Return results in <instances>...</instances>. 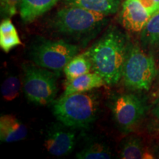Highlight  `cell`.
Returning <instances> with one entry per match:
<instances>
[{
  "instance_id": "obj_5",
  "label": "cell",
  "mask_w": 159,
  "mask_h": 159,
  "mask_svg": "<svg viewBox=\"0 0 159 159\" xmlns=\"http://www.w3.org/2000/svg\"><path fill=\"white\" fill-rule=\"evenodd\" d=\"M23 90L26 97L38 105H47L55 102L57 92V71L37 65H25Z\"/></svg>"
},
{
  "instance_id": "obj_22",
  "label": "cell",
  "mask_w": 159,
  "mask_h": 159,
  "mask_svg": "<svg viewBox=\"0 0 159 159\" xmlns=\"http://www.w3.org/2000/svg\"><path fill=\"white\" fill-rule=\"evenodd\" d=\"M152 114L156 118H158L159 119V102H157L156 106L155 107L153 110H152Z\"/></svg>"
},
{
  "instance_id": "obj_6",
  "label": "cell",
  "mask_w": 159,
  "mask_h": 159,
  "mask_svg": "<svg viewBox=\"0 0 159 159\" xmlns=\"http://www.w3.org/2000/svg\"><path fill=\"white\" fill-rule=\"evenodd\" d=\"M78 52L77 46L63 40L39 39L32 43L30 56L35 65L59 72Z\"/></svg>"
},
{
  "instance_id": "obj_16",
  "label": "cell",
  "mask_w": 159,
  "mask_h": 159,
  "mask_svg": "<svg viewBox=\"0 0 159 159\" xmlns=\"http://www.w3.org/2000/svg\"><path fill=\"white\" fill-rule=\"evenodd\" d=\"M92 70L90 60L85 53L77 55L63 69L66 80H72L80 75L87 74Z\"/></svg>"
},
{
  "instance_id": "obj_4",
  "label": "cell",
  "mask_w": 159,
  "mask_h": 159,
  "mask_svg": "<svg viewBox=\"0 0 159 159\" xmlns=\"http://www.w3.org/2000/svg\"><path fill=\"white\" fill-rule=\"evenodd\" d=\"M156 76L152 55L145 52L138 45H130L122 73L125 86L132 90L148 91Z\"/></svg>"
},
{
  "instance_id": "obj_7",
  "label": "cell",
  "mask_w": 159,
  "mask_h": 159,
  "mask_svg": "<svg viewBox=\"0 0 159 159\" xmlns=\"http://www.w3.org/2000/svg\"><path fill=\"white\" fill-rule=\"evenodd\" d=\"M109 108L116 126L125 133L136 128L146 111L143 101L133 94L115 95L109 102Z\"/></svg>"
},
{
  "instance_id": "obj_17",
  "label": "cell",
  "mask_w": 159,
  "mask_h": 159,
  "mask_svg": "<svg viewBox=\"0 0 159 159\" xmlns=\"http://www.w3.org/2000/svg\"><path fill=\"white\" fill-rule=\"evenodd\" d=\"M112 153L108 145L101 142H92L76 154L79 159H108Z\"/></svg>"
},
{
  "instance_id": "obj_15",
  "label": "cell",
  "mask_w": 159,
  "mask_h": 159,
  "mask_svg": "<svg viewBox=\"0 0 159 159\" xmlns=\"http://www.w3.org/2000/svg\"><path fill=\"white\" fill-rule=\"evenodd\" d=\"M119 156L123 159L154 158L152 155L145 150L141 139L135 136H129L123 141Z\"/></svg>"
},
{
  "instance_id": "obj_14",
  "label": "cell",
  "mask_w": 159,
  "mask_h": 159,
  "mask_svg": "<svg viewBox=\"0 0 159 159\" xmlns=\"http://www.w3.org/2000/svg\"><path fill=\"white\" fill-rule=\"evenodd\" d=\"M141 42L150 52H159V11L151 16L141 32Z\"/></svg>"
},
{
  "instance_id": "obj_20",
  "label": "cell",
  "mask_w": 159,
  "mask_h": 159,
  "mask_svg": "<svg viewBox=\"0 0 159 159\" xmlns=\"http://www.w3.org/2000/svg\"><path fill=\"white\" fill-rule=\"evenodd\" d=\"M1 14L5 18H11L17 13L21 0H0Z\"/></svg>"
},
{
  "instance_id": "obj_2",
  "label": "cell",
  "mask_w": 159,
  "mask_h": 159,
  "mask_svg": "<svg viewBox=\"0 0 159 159\" xmlns=\"http://www.w3.org/2000/svg\"><path fill=\"white\" fill-rule=\"evenodd\" d=\"M108 16L77 6H68L55 13L52 25L57 33L77 39L94 36L108 22Z\"/></svg>"
},
{
  "instance_id": "obj_3",
  "label": "cell",
  "mask_w": 159,
  "mask_h": 159,
  "mask_svg": "<svg viewBox=\"0 0 159 159\" xmlns=\"http://www.w3.org/2000/svg\"><path fill=\"white\" fill-rule=\"evenodd\" d=\"M91 91L61 96L53 102V114L71 128H88L96 120L99 106L98 97Z\"/></svg>"
},
{
  "instance_id": "obj_9",
  "label": "cell",
  "mask_w": 159,
  "mask_h": 159,
  "mask_svg": "<svg viewBox=\"0 0 159 159\" xmlns=\"http://www.w3.org/2000/svg\"><path fill=\"white\" fill-rule=\"evenodd\" d=\"M150 16L139 0H125L119 14V21L127 30L141 33Z\"/></svg>"
},
{
  "instance_id": "obj_18",
  "label": "cell",
  "mask_w": 159,
  "mask_h": 159,
  "mask_svg": "<svg viewBox=\"0 0 159 159\" xmlns=\"http://www.w3.org/2000/svg\"><path fill=\"white\" fill-rule=\"evenodd\" d=\"M21 83L16 76H10L6 78L1 86L2 94L5 100L12 101L19 96Z\"/></svg>"
},
{
  "instance_id": "obj_11",
  "label": "cell",
  "mask_w": 159,
  "mask_h": 159,
  "mask_svg": "<svg viewBox=\"0 0 159 159\" xmlns=\"http://www.w3.org/2000/svg\"><path fill=\"white\" fill-rule=\"evenodd\" d=\"M106 84L100 75L94 72H89L72 80H66L64 93L62 96L79 92H86L99 88Z\"/></svg>"
},
{
  "instance_id": "obj_8",
  "label": "cell",
  "mask_w": 159,
  "mask_h": 159,
  "mask_svg": "<svg viewBox=\"0 0 159 159\" xmlns=\"http://www.w3.org/2000/svg\"><path fill=\"white\" fill-rule=\"evenodd\" d=\"M75 142L74 129L60 122L52 124L46 132L44 147L52 156L59 157L69 154L74 149Z\"/></svg>"
},
{
  "instance_id": "obj_1",
  "label": "cell",
  "mask_w": 159,
  "mask_h": 159,
  "mask_svg": "<svg viewBox=\"0 0 159 159\" xmlns=\"http://www.w3.org/2000/svg\"><path fill=\"white\" fill-rule=\"evenodd\" d=\"M129 47L127 35L112 26L84 53L90 60L92 71L106 84L114 85L122 78Z\"/></svg>"
},
{
  "instance_id": "obj_23",
  "label": "cell",
  "mask_w": 159,
  "mask_h": 159,
  "mask_svg": "<svg viewBox=\"0 0 159 159\" xmlns=\"http://www.w3.org/2000/svg\"><path fill=\"white\" fill-rule=\"evenodd\" d=\"M159 102V89H158V97H157V102Z\"/></svg>"
},
{
  "instance_id": "obj_13",
  "label": "cell",
  "mask_w": 159,
  "mask_h": 159,
  "mask_svg": "<svg viewBox=\"0 0 159 159\" xmlns=\"http://www.w3.org/2000/svg\"><path fill=\"white\" fill-rule=\"evenodd\" d=\"M63 3L109 16L119 11L120 0H63Z\"/></svg>"
},
{
  "instance_id": "obj_12",
  "label": "cell",
  "mask_w": 159,
  "mask_h": 159,
  "mask_svg": "<svg viewBox=\"0 0 159 159\" xmlns=\"http://www.w3.org/2000/svg\"><path fill=\"white\" fill-rule=\"evenodd\" d=\"M58 0H21L19 7L20 16L23 22L30 23L48 12Z\"/></svg>"
},
{
  "instance_id": "obj_10",
  "label": "cell",
  "mask_w": 159,
  "mask_h": 159,
  "mask_svg": "<svg viewBox=\"0 0 159 159\" xmlns=\"http://www.w3.org/2000/svg\"><path fill=\"white\" fill-rule=\"evenodd\" d=\"M27 135V128L13 115H3L0 118V140L5 143L23 140Z\"/></svg>"
},
{
  "instance_id": "obj_19",
  "label": "cell",
  "mask_w": 159,
  "mask_h": 159,
  "mask_svg": "<svg viewBox=\"0 0 159 159\" xmlns=\"http://www.w3.org/2000/svg\"><path fill=\"white\" fill-rule=\"evenodd\" d=\"M21 43L16 30L5 34H0V47L5 52H9L11 49L21 45Z\"/></svg>"
},
{
  "instance_id": "obj_21",
  "label": "cell",
  "mask_w": 159,
  "mask_h": 159,
  "mask_svg": "<svg viewBox=\"0 0 159 159\" xmlns=\"http://www.w3.org/2000/svg\"><path fill=\"white\" fill-rule=\"evenodd\" d=\"M139 1L144 5L145 8L148 10V11L151 16L159 11V8L157 6L155 0H139Z\"/></svg>"
}]
</instances>
